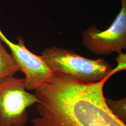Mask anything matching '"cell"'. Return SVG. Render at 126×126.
I'll return each instance as SVG.
<instances>
[{
    "label": "cell",
    "mask_w": 126,
    "mask_h": 126,
    "mask_svg": "<svg viewBox=\"0 0 126 126\" xmlns=\"http://www.w3.org/2000/svg\"><path fill=\"white\" fill-rule=\"evenodd\" d=\"M107 80L84 84L52 73L35 91L39 116L32 120V126H126L106 103Z\"/></svg>",
    "instance_id": "cell-1"
},
{
    "label": "cell",
    "mask_w": 126,
    "mask_h": 126,
    "mask_svg": "<svg viewBox=\"0 0 126 126\" xmlns=\"http://www.w3.org/2000/svg\"><path fill=\"white\" fill-rule=\"evenodd\" d=\"M52 73L70 77L84 84L108 79L112 66L103 59H87L72 50L51 47L44 50L40 56Z\"/></svg>",
    "instance_id": "cell-2"
},
{
    "label": "cell",
    "mask_w": 126,
    "mask_h": 126,
    "mask_svg": "<svg viewBox=\"0 0 126 126\" xmlns=\"http://www.w3.org/2000/svg\"><path fill=\"white\" fill-rule=\"evenodd\" d=\"M36 96L27 91L24 78L14 76L0 83V126H25L27 108L36 104Z\"/></svg>",
    "instance_id": "cell-3"
},
{
    "label": "cell",
    "mask_w": 126,
    "mask_h": 126,
    "mask_svg": "<svg viewBox=\"0 0 126 126\" xmlns=\"http://www.w3.org/2000/svg\"><path fill=\"white\" fill-rule=\"evenodd\" d=\"M122 7L110 27L100 31L92 25L82 33V43L92 53L108 55L118 54L126 49V0H121Z\"/></svg>",
    "instance_id": "cell-4"
},
{
    "label": "cell",
    "mask_w": 126,
    "mask_h": 126,
    "mask_svg": "<svg viewBox=\"0 0 126 126\" xmlns=\"http://www.w3.org/2000/svg\"><path fill=\"white\" fill-rule=\"evenodd\" d=\"M0 40L9 48L20 71L24 74L27 90L35 91L51 76L52 72L45 61L27 49L22 38L18 37L17 43H14L0 28Z\"/></svg>",
    "instance_id": "cell-5"
},
{
    "label": "cell",
    "mask_w": 126,
    "mask_h": 126,
    "mask_svg": "<svg viewBox=\"0 0 126 126\" xmlns=\"http://www.w3.org/2000/svg\"><path fill=\"white\" fill-rule=\"evenodd\" d=\"M18 71L19 68L12 55L0 40V83L13 77Z\"/></svg>",
    "instance_id": "cell-6"
},
{
    "label": "cell",
    "mask_w": 126,
    "mask_h": 126,
    "mask_svg": "<svg viewBox=\"0 0 126 126\" xmlns=\"http://www.w3.org/2000/svg\"><path fill=\"white\" fill-rule=\"evenodd\" d=\"M105 102L111 112L120 121L125 123L126 121V98L112 100L105 98Z\"/></svg>",
    "instance_id": "cell-7"
},
{
    "label": "cell",
    "mask_w": 126,
    "mask_h": 126,
    "mask_svg": "<svg viewBox=\"0 0 126 126\" xmlns=\"http://www.w3.org/2000/svg\"><path fill=\"white\" fill-rule=\"evenodd\" d=\"M117 62V65L113 69H112L109 73V77L111 76L115 73L120 72L126 69V54L123 52L118 53V56L115 59Z\"/></svg>",
    "instance_id": "cell-8"
}]
</instances>
